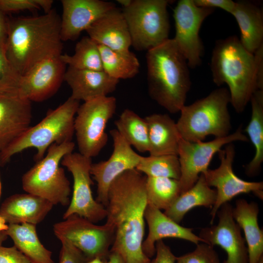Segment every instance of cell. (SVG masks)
Returning <instances> with one entry per match:
<instances>
[{
    "mask_svg": "<svg viewBox=\"0 0 263 263\" xmlns=\"http://www.w3.org/2000/svg\"><path fill=\"white\" fill-rule=\"evenodd\" d=\"M146 176L136 169L127 170L111 184L108 193L106 222L114 229L110 251L125 263H150L142 250L145 211L148 205Z\"/></svg>",
    "mask_w": 263,
    "mask_h": 263,
    "instance_id": "obj_1",
    "label": "cell"
},
{
    "mask_svg": "<svg viewBox=\"0 0 263 263\" xmlns=\"http://www.w3.org/2000/svg\"><path fill=\"white\" fill-rule=\"evenodd\" d=\"M60 21L54 9L38 16L8 19L5 54L20 75L41 61L62 54Z\"/></svg>",
    "mask_w": 263,
    "mask_h": 263,
    "instance_id": "obj_2",
    "label": "cell"
},
{
    "mask_svg": "<svg viewBox=\"0 0 263 263\" xmlns=\"http://www.w3.org/2000/svg\"><path fill=\"white\" fill-rule=\"evenodd\" d=\"M146 58L150 96L170 113L180 112L191 87L186 58L172 38L148 50Z\"/></svg>",
    "mask_w": 263,
    "mask_h": 263,
    "instance_id": "obj_3",
    "label": "cell"
},
{
    "mask_svg": "<svg viewBox=\"0 0 263 263\" xmlns=\"http://www.w3.org/2000/svg\"><path fill=\"white\" fill-rule=\"evenodd\" d=\"M210 69L214 83L228 87L230 103L237 113L246 108L257 88L254 54L236 36L218 40L212 52Z\"/></svg>",
    "mask_w": 263,
    "mask_h": 263,
    "instance_id": "obj_4",
    "label": "cell"
},
{
    "mask_svg": "<svg viewBox=\"0 0 263 263\" xmlns=\"http://www.w3.org/2000/svg\"><path fill=\"white\" fill-rule=\"evenodd\" d=\"M79 101L70 96L63 103L49 111L39 123L30 127L21 135L0 152V166L5 165L15 154L35 148L37 162L43 158L53 144L72 141L74 120Z\"/></svg>",
    "mask_w": 263,
    "mask_h": 263,
    "instance_id": "obj_5",
    "label": "cell"
},
{
    "mask_svg": "<svg viewBox=\"0 0 263 263\" xmlns=\"http://www.w3.org/2000/svg\"><path fill=\"white\" fill-rule=\"evenodd\" d=\"M229 103L228 90L221 88L190 105H185L176 122L180 137L189 142H198L203 141L209 135L215 138L228 135L231 130Z\"/></svg>",
    "mask_w": 263,
    "mask_h": 263,
    "instance_id": "obj_6",
    "label": "cell"
},
{
    "mask_svg": "<svg viewBox=\"0 0 263 263\" xmlns=\"http://www.w3.org/2000/svg\"><path fill=\"white\" fill-rule=\"evenodd\" d=\"M75 147L72 141L50 146L43 158L22 175L23 190L46 199L54 205L69 206L70 182L60 165L63 157L73 152Z\"/></svg>",
    "mask_w": 263,
    "mask_h": 263,
    "instance_id": "obj_7",
    "label": "cell"
},
{
    "mask_svg": "<svg viewBox=\"0 0 263 263\" xmlns=\"http://www.w3.org/2000/svg\"><path fill=\"white\" fill-rule=\"evenodd\" d=\"M167 0H133L122 11L130 32L132 46L137 51L153 48L169 38Z\"/></svg>",
    "mask_w": 263,
    "mask_h": 263,
    "instance_id": "obj_8",
    "label": "cell"
},
{
    "mask_svg": "<svg viewBox=\"0 0 263 263\" xmlns=\"http://www.w3.org/2000/svg\"><path fill=\"white\" fill-rule=\"evenodd\" d=\"M117 108L111 96L96 98L79 105L74 120V132L79 153L89 158L97 156L106 145V126Z\"/></svg>",
    "mask_w": 263,
    "mask_h": 263,
    "instance_id": "obj_9",
    "label": "cell"
},
{
    "mask_svg": "<svg viewBox=\"0 0 263 263\" xmlns=\"http://www.w3.org/2000/svg\"><path fill=\"white\" fill-rule=\"evenodd\" d=\"M92 158L79 152L65 155L61 164L66 168L73 178V194L63 219L76 214L95 223L106 218L105 207L95 200L92 192L93 184L91 174Z\"/></svg>",
    "mask_w": 263,
    "mask_h": 263,
    "instance_id": "obj_10",
    "label": "cell"
},
{
    "mask_svg": "<svg viewBox=\"0 0 263 263\" xmlns=\"http://www.w3.org/2000/svg\"><path fill=\"white\" fill-rule=\"evenodd\" d=\"M53 230L58 239L69 240L88 260L96 257L107 260L114 236L113 228L107 223L96 225L76 214L55 224Z\"/></svg>",
    "mask_w": 263,
    "mask_h": 263,
    "instance_id": "obj_11",
    "label": "cell"
},
{
    "mask_svg": "<svg viewBox=\"0 0 263 263\" xmlns=\"http://www.w3.org/2000/svg\"><path fill=\"white\" fill-rule=\"evenodd\" d=\"M235 141L248 142L240 126L234 132L207 142H192L179 140L178 157L181 175L179 179L181 193L190 189L196 183L200 175L208 169L211 161L223 146Z\"/></svg>",
    "mask_w": 263,
    "mask_h": 263,
    "instance_id": "obj_12",
    "label": "cell"
},
{
    "mask_svg": "<svg viewBox=\"0 0 263 263\" xmlns=\"http://www.w3.org/2000/svg\"><path fill=\"white\" fill-rule=\"evenodd\" d=\"M225 146L224 149L217 152L220 166L214 169H208L203 173L207 184L216 188V202L210 213L211 225L220 207L236 196L252 192L261 199L263 197V182H248L238 177L232 169L235 155V146L233 143Z\"/></svg>",
    "mask_w": 263,
    "mask_h": 263,
    "instance_id": "obj_13",
    "label": "cell"
},
{
    "mask_svg": "<svg viewBox=\"0 0 263 263\" xmlns=\"http://www.w3.org/2000/svg\"><path fill=\"white\" fill-rule=\"evenodd\" d=\"M214 10L199 7L193 0H180L173 10L175 34L172 39L189 68L194 69L201 64L204 46L199 31Z\"/></svg>",
    "mask_w": 263,
    "mask_h": 263,
    "instance_id": "obj_14",
    "label": "cell"
},
{
    "mask_svg": "<svg viewBox=\"0 0 263 263\" xmlns=\"http://www.w3.org/2000/svg\"><path fill=\"white\" fill-rule=\"evenodd\" d=\"M110 133L113 142L111 156L107 160L92 163L91 168V176L97 184L96 200L105 207L112 183L125 171L136 169L141 157L116 129Z\"/></svg>",
    "mask_w": 263,
    "mask_h": 263,
    "instance_id": "obj_15",
    "label": "cell"
},
{
    "mask_svg": "<svg viewBox=\"0 0 263 263\" xmlns=\"http://www.w3.org/2000/svg\"><path fill=\"white\" fill-rule=\"evenodd\" d=\"M233 207L228 202L217 212L218 223L201 229L199 236L212 246L218 245L227 253L223 263H248V250L241 229L232 216Z\"/></svg>",
    "mask_w": 263,
    "mask_h": 263,
    "instance_id": "obj_16",
    "label": "cell"
},
{
    "mask_svg": "<svg viewBox=\"0 0 263 263\" xmlns=\"http://www.w3.org/2000/svg\"><path fill=\"white\" fill-rule=\"evenodd\" d=\"M60 55L41 61L21 75L19 95L31 102H41L54 95L64 80L66 71V65Z\"/></svg>",
    "mask_w": 263,
    "mask_h": 263,
    "instance_id": "obj_17",
    "label": "cell"
},
{
    "mask_svg": "<svg viewBox=\"0 0 263 263\" xmlns=\"http://www.w3.org/2000/svg\"><path fill=\"white\" fill-rule=\"evenodd\" d=\"M61 2L62 41L76 39L82 31L116 6L113 2L101 0H62Z\"/></svg>",
    "mask_w": 263,
    "mask_h": 263,
    "instance_id": "obj_18",
    "label": "cell"
},
{
    "mask_svg": "<svg viewBox=\"0 0 263 263\" xmlns=\"http://www.w3.org/2000/svg\"><path fill=\"white\" fill-rule=\"evenodd\" d=\"M31 102L18 94H0V152L30 127Z\"/></svg>",
    "mask_w": 263,
    "mask_h": 263,
    "instance_id": "obj_19",
    "label": "cell"
},
{
    "mask_svg": "<svg viewBox=\"0 0 263 263\" xmlns=\"http://www.w3.org/2000/svg\"><path fill=\"white\" fill-rule=\"evenodd\" d=\"M145 220L149 232L142 243V250L150 259L155 254V244L164 238H177L190 242L196 244L205 243L195 235L190 228L180 225L162 212L161 210L148 204L145 211Z\"/></svg>",
    "mask_w": 263,
    "mask_h": 263,
    "instance_id": "obj_20",
    "label": "cell"
},
{
    "mask_svg": "<svg viewBox=\"0 0 263 263\" xmlns=\"http://www.w3.org/2000/svg\"><path fill=\"white\" fill-rule=\"evenodd\" d=\"M64 80L71 90L72 98L84 102L108 96L116 89L119 80L103 71L77 69L69 67Z\"/></svg>",
    "mask_w": 263,
    "mask_h": 263,
    "instance_id": "obj_21",
    "label": "cell"
},
{
    "mask_svg": "<svg viewBox=\"0 0 263 263\" xmlns=\"http://www.w3.org/2000/svg\"><path fill=\"white\" fill-rule=\"evenodd\" d=\"M88 37L97 44L118 51L129 50L131 38L122 9H111L86 30Z\"/></svg>",
    "mask_w": 263,
    "mask_h": 263,
    "instance_id": "obj_22",
    "label": "cell"
},
{
    "mask_svg": "<svg viewBox=\"0 0 263 263\" xmlns=\"http://www.w3.org/2000/svg\"><path fill=\"white\" fill-rule=\"evenodd\" d=\"M54 205L39 196L27 193L7 197L0 207V216L9 224L30 223L37 225L51 210Z\"/></svg>",
    "mask_w": 263,
    "mask_h": 263,
    "instance_id": "obj_23",
    "label": "cell"
},
{
    "mask_svg": "<svg viewBox=\"0 0 263 263\" xmlns=\"http://www.w3.org/2000/svg\"><path fill=\"white\" fill-rule=\"evenodd\" d=\"M145 119L148 128L150 155L178 156L181 137L173 119L162 113L151 114Z\"/></svg>",
    "mask_w": 263,
    "mask_h": 263,
    "instance_id": "obj_24",
    "label": "cell"
},
{
    "mask_svg": "<svg viewBox=\"0 0 263 263\" xmlns=\"http://www.w3.org/2000/svg\"><path fill=\"white\" fill-rule=\"evenodd\" d=\"M258 204L244 199L237 200L232 216L244 231L247 244L248 263H257L263 256V230L259 225Z\"/></svg>",
    "mask_w": 263,
    "mask_h": 263,
    "instance_id": "obj_25",
    "label": "cell"
},
{
    "mask_svg": "<svg viewBox=\"0 0 263 263\" xmlns=\"http://www.w3.org/2000/svg\"><path fill=\"white\" fill-rule=\"evenodd\" d=\"M231 15L240 28L241 43L248 52L254 54L263 44L262 10L253 2L240 0L236 2Z\"/></svg>",
    "mask_w": 263,
    "mask_h": 263,
    "instance_id": "obj_26",
    "label": "cell"
},
{
    "mask_svg": "<svg viewBox=\"0 0 263 263\" xmlns=\"http://www.w3.org/2000/svg\"><path fill=\"white\" fill-rule=\"evenodd\" d=\"M217 197L216 189L207 184L203 173L190 189L181 193L170 207L164 211V214L179 224L185 215L197 207L212 208Z\"/></svg>",
    "mask_w": 263,
    "mask_h": 263,
    "instance_id": "obj_27",
    "label": "cell"
},
{
    "mask_svg": "<svg viewBox=\"0 0 263 263\" xmlns=\"http://www.w3.org/2000/svg\"><path fill=\"white\" fill-rule=\"evenodd\" d=\"M7 234L17 248L34 263H55L52 252L40 242L36 225L30 223L8 224Z\"/></svg>",
    "mask_w": 263,
    "mask_h": 263,
    "instance_id": "obj_28",
    "label": "cell"
},
{
    "mask_svg": "<svg viewBox=\"0 0 263 263\" xmlns=\"http://www.w3.org/2000/svg\"><path fill=\"white\" fill-rule=\"evenodd\" d=\"M250 101L251 116L245 132L254 147L255 153L252 159L246 165L245 170L246 175L253 176L259 172L263 162V90L256 91Z\"/></svg>",
    "mask_w": 263,
    "mask_h": 263,
    "instance_id": "obj_29",
    "label": "cell"
},
{
    "mask_svg": "<svg viewBox=\"0 0 263 263\" xmlns=\"http://www.w3.org/2000/svg\"><path fill=\"white\" fill-rule=\"evenodd\" d=\"M98 47L103 71L111 77L119 80L126 79L134 77L139 73V60L130 50H114L100 44Z\"/></svg>",
    "mask_w": 263,
    "mask_h": 263,
    "instance_id": "obj_30",
    "label": "cell"
},
{
    "mask_svg": "<svg viewBox=\"0 0 263 263\" xmlns=\"http://www.w3.org/2000/svg\"><path fill=\"white\" fill-rule=\"evenodd\" d=\"M115 129L128 143L137 151H149L148 128L146 121L129 109H125L114 122Z\"/></svg>",
    "mask_w": 263,
    "mask_h": 263,
    "instance_id": "obj_31",
    "label": "cell"
},
{
    "mask_svg": "<svg viewBox=\"0 0 263 263\" xmlns=\"http://www.w3.org/2000/svg\"><path fill=\"white\" fill-rule=\"evenodd\" d=\"M146 191L148 204L164 210L181 194L179 180L168 177L146 176Z\"/></svg>",
    "mask_w": 263,
    "mask_h": 263,
    "instance_id": "obj_32",
    "label": "cell"
},
{
    "mask_svg": "<svg viewBox=\"0 0 263 263\" xmlns=\"http://www.w3.org/2000/svg\"><path fill=\"white\" fill-rule=\"evenodd\" d=\"M61 60L69 67L82 70L103 71L98 44L88 36L77 42L73 55L61 54Z\"/></svg>",
    "mask_w": 263,
    "mask_h": 263,
    "instance_id": "obj_33",
    "label": "cell"
},
{
    "mask_svg": "<svg viewBox=\"0 0 263 263\" xmlns=\"http://www.w3.org/2000/svg\"><path fill=\"white\" fill-rule=\"evenodd\" d=\"M136 169L146 176L168 177L179 180L181 171L178 156H141Z\"/></svg>",
    "mask_w": 263,
    "mask_h": 263,
    "instance_id": "obj_34",
    "label": "cell"
},
{
    "mask_svg": "<svg viewBox=\"0 0 263 263\" xmlns=\"http://www.w3.org/2000/svg\"><path fill=\"white\" fill-rule=\"evenodd\" d=\"M21 77L0 50V94L19 95Z\"/></svg>",
    "mask_w": 263,
    "mask_h": 263,
    "instance_id": "obj_35",
    "label": "cell"
},
{
    "mask_svg": "<svg viewBox=\"0 0 263 263\" xmlns=\"http://www.w3.org/2000/svg\"><path fill=\"white\" fill-rule=\"evenodd\" d=\"M176 263H221L213 246L205 243L196 244L192 252L176 258Z\"/></svg>",
    "mask_w": 263,
    "mask_h": 263,
    "instance_id": "obj_36",
    "label": "cell"
},
{
    "mask_svg": "<svg viewBox=\"0 0 263 263\" xmlns=\"http://www.w3.org/2000/svg\"><path fill=\"white\" fill-rule=\"evenodd\" d=\"M61 243L59 263H86L89 260L85 255L69 240L61 238Z\"/></svg>",
    "mask_w": 263,
    "mask_h": 263,
    "instance_id": "obj_37",
    "label": "cell"
},
{
    "mask_svg": "<svg viewBox=\"0 0 263 263\" xmlns=\"http://www.w3.org/2000/svg\"><path fill=\"white\" fill-rule=\"evenodd\" d=\"M39 9L38 0H0V10L7 12Z\"/></svg>",
    "mask_w": 263,
    "mask_h": 263,
    "instance_id": "obj_38",
    "label": "cell"
},
{
    "mask_svg": "<svg viewBox=\"0 0 263 263\" xmlns=\"http://www.w3.org/2000/svg\"><path fill=\"white\" fill-rule=\"evenodd\" d=\"M0 263H34L14 245L0 247Z\"/></svg>",
    "mask_w": 263,
    "mask_h": 263,
    "instance_id": "obj_39",
    "label": "cell"
},
{
    "mask_svg": "<svg viewBox=\"0 0 263 263\" xmlns=\"http://www.w3.org/2000/svg\"><path fill=\"white\" fill-rule=\"evenodd\" d=\"M155 257L150 263H176V258L170 247L162 240L155 244Z\"/></svg>",
    "mask_w": 263,
    "mask_h": 263,
    "instance_id": "obj_40",
    "label": "cell"
},
{
    "mask_svg": "<svg viewBox=\"0 0 263 263\" xmlns=\"http://www.w3.org/2000/svg\"><path fill=\"white\" fill-rule=\"evenodd\" d=\"M195 4L201 7L214 9L219 8L232 14L236 2L231 0H193Z\"/></svg>",
    "mask_w": 263,
    "mask_h": 263,
    "instance_id": "obj_41",
    "label": "cell"
},
{
    "mask_svg": "<svg viewBox=\"0 0 263 263\" xmlns=\"http://www.w3.org/2000/svg\"><path fill=\"white\" fill-rule=\"evenodd\" d=\"M255 60V76L258 90H263V44L254 53Z\"/></svg>",
    "mask_w": 263,
    "mask_h": 263,
    "instance_id": "obj_42",
    "label": "cell"
},
{
    "mask_svg": "<svg viewBox=\"0 0 263 263\" xmlns=\"http://www.w3.org/2000/svg\"><path fill=\"white\" fill-rule=\"evenodd\" d=\"M8 34V19L0 10V50L5 53Z\"/></svg>",
    "mask_w": 263,
    "mask_h": 263,
    "instance_id": "obj_43",
    "label": "cell"
},
{
    "mask_svg": "<svg viewBox=\"0 0 263 263\" xmlns=\"http://www.w3.org/2000/svg\"><path fill=\"white\" fill-rule=\"evenodd\" d=\"M39 9H43L45 13L50 12L54 1L52 0H38Z\"/></svg>",
    "mask_w": 263,
    "mask_h": 263,
    "instance_id": "obj_44",
    "label": "cell"
},
{
    "mask_svg": "<svg viewBox=\"0 0 263 263\" xmlns=\"http://www.w3.org/2000/svg\"><path fill=\"white\" fill-rule=\"evenodd\" d=\"M106 263H125V262L117 253L110 251Z\"/></svg>",
    "mask_w": 263,
    "mask_h": 263,
    "instance_id": "obj_45",
    "label": "cell"
},
{
    "mask_svg": "<svg viewBox=\"0 0 263 263\" xmlns=\"http://www.w3.org/2000/svg\"><path fill=\"white\" fill-rule=\"evenodd\" d=\"M133 0H117L116 1L120 4L122 8L129 6L132 3Z\"/></svg>",
    "mask_w": 263,
    "mask_h": 263,
    "instance_id": "obj_46",
    "label": "cell"
},
{
    "mask_svg": "<svg viewBox=\"0 0 263 263\" xmlns=\"http://www.w3.org/2000/svg\"><path fill=\"white\" fill-rule=\"evenodd\" d=\"M8 228V225L6 224L5 220L0 216V231L7 230Z\"/></svg>",
    "mask_w": 263,
    "mask_h": 263,
    "instance_id": "obj_47",
    "label": "cell"
},
{
    "mask_svg": "<svg viewBox=\"0 0 263 263\" xmlns=\"http://www.w3.org/2000/svg\"><path fill=\"white\" fill-rule=\"evenodd\" d=\"M8 236L6 230L0 231V247L2 246V243L7 239Z\"/></svg>",
    "mask_w": 263,
    "mask_h": 263,
    "instance_id": "obj_48",
    "label": "cell"
},
{
    "mask_svg": "<svg viewBox=\"0 0 263 263\" xmlns=\"http://www.w3.org/2000/svg\"><path fill=\"white\" fill-rule=\"evenodd\" d=\"M107 260L96 257L89 260L86 263H106Z\"/></svg>",
    "mask_w": 263,
    "mask_h": 263,
    "instance_id": "obj_49",
    "label": "cell"
},
{
    "mask_svg": "<svg viewBox=\"0 0 263 263\" xmlns=\"http://www.w3.org/2000/svg\"><path fill=\"white\" fill-rule=\"evenodd\" d=\"M257 263H263V256L261 258Z\"/></svg>",
    "mask_w": 263,
    "mask_h": 263,
    "instance_id": "obj_50",
    "label": "cell"
},
{
    "mask_svg": "<svg viewBox=\"0 0 263 263\" xmlns=\"http://www.w3.org/2000/svg\"><path fill=\"white\" fill-rule=\"evenodd\" d=\"M1 183L0 181V197L1 195Z\"/></svg>",
    "mask_w": 263,
    "mask_h": 263,
    "instance_id": "obj_51",
    "label": "cell"
}]
</instances>
